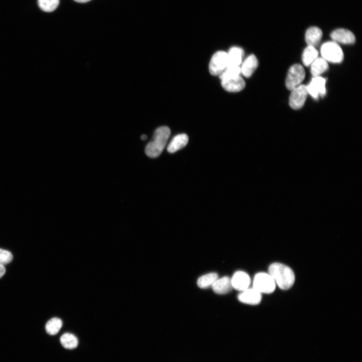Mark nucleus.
I'll list each match as a JSON object with an SVG mask.
<instances>
[{
    "label": "nucleus",
    "mask_w": 362,
    "mask_h": 362,
    "mask_svg": "<svg viewBox=\"0 0 362 362\" xmlns=\"http://www.w3.org/2000/svg\"><path fill=\"white\" fill-rule=\"evenodd\" d=\"M60 341L62 346L67 349L72 350L78 346V338L74 335L70 333H66L62 336Z\"/></svg>",
    "instance_id": "aec40b11"
},
{
    "label": "nucleus",
    "mask_w": 362,
    "mask_h": 362,
    "mask_svg": "<svg viewBox=\"0 0 362 362\" xmlns=\"http://www.w3.org/2000/svg\"><path fill=\"white\" fill-rule=\"evenodd\" d=\"M6 272V268L4 265H0V278H2Z\"/></svg>",
    "instance_id": "a878e982"
},
{
    "label": "nucleus",
    "mask_w": 362,
    "mask_h": 362,
    "mask_svg": "<svg viewBox=\"0 0 362 362\" xmlns=\"http://www.w3.org/2000/svg\"><path fill=\"white\" fill-rule=\"evenodd\" d=\"M326 80L319 77H313L310 83L306 86L308 94L317 100L319 97H325L326 93Z\"/></svg>",
    "instance_id": "6e6552de"
},
{
    "label": "nucleus",
    "mask_w": 362,
    "mask_h": 362,
    "mask_svg": "<svg viewBox=\"0 0 362 362\" xmlns=\"http://www.w3.org/2000/svg\"><path fill=\"white\" fill-rule=\"evenodd\" d=\"M74 1L79 3H85L91 1V0H74Z\"/></svg>",
    "instance_id": "bb28decb"
},
{
    "label": "nucleus",
    "mask_w": 362,
    "mask_h": 362,
    "mask_svg": "<svg viewBox=\"0 0 362 362\" xmlns=\"http://www.w3.org/2000/svg\"><path fill=\"white\" fill-rule=\"evenodd\" d=\"M239 300L242 303L250 304L257 305L262 300L261 293L255 289H248L242 291L238 296Z\"/></svg>",
    "instance_id": "f8f14e48"
},
{
    "label": "nucleus",
    "mask_w": 362,
    "mask_h": 362,
    "mask_svg": "<svg viewBox=\"0 0 362 362\" xmlns=\"http://www.w3.org/2000/svg\"><path fill=\"white\" fill-rule=\"evenodd\" d=\"M218 279L217 273H212L204 275L200 277L197 281L198 287L205 289L212 287L215 282Z\"/></svg>",
    "instance_id": "412c9836"
},
{
    "label": "nucleus",
    "mask_w": 362,
    "mask_h": 362,
    "mask_svg": "<svg viewBox=\"0 0 362 362\" xmlns=\"http://www.w3.org/2000/svg\"><path fill=\"white\" fill-rule=\"evenodd\" d=\"M306 77V72L303 67L300 64L293 65L289 70L286 80V86L292 91L301 85Z\"/></svg>",
    "instance_id": "39448f33"
},
{
    "label": "nucleus",
    "mask_w": 362,
    "mask_h": 362,
    "mask_svg": "<svg viewBox=\"0 0 362 362\" xmlns=\"http://www.w3.org/2000/svg\"><path fill=\"white\" fill-rule=\"evenodd\" d=\"M258 67V60L254 54L249 55L241 67V73L246 78H250Z\"/></svg>",
    "instance_id": "ddd939ff"
},
{
    "label": "nucleus",
    "mask_w": 362,
    "mask_h": 362,
    "mask_svg": "<svg viewBox=\"0 0 362 362\" xmlns=\"http://www.w3.org/2000/svg\"><path fill=\"white\" fill-rule=\"evenodd\" d=\"M228 66L227 54L223 51H218L213 56L209 63V72L213 75H219Z\"/></svg>",
    "instance_id": "423d86ee"
},
{
    "label": "nucleus",
    "mask_w": 362,
    "mask_h": 362,
    "mask_svg": "<svg viewBox=\"0 0 362 362\" xmlns=\"http://www.w3.org/2000/svg\"><path fill=\"white\" fill-rule=\"evenodd\" d=\"M231 280L233 289L241 291L248 289L251 282L249 275L243 271L235 273Z\"/></svg>",
    "instance_id": "9d476101"
},
{
    "label": "nucleus",
    "mask_w": 362,
    "mask_h": 362,
    "mask_svg": "<svg viewBox=\"0 0 362 362\" xmlns=\"http://www.w3.org/2000/svg\"><path fill=\"white\" fill-rule=\"evenodd\" d=\"M322 36L321 30L317 27L309 28L306 33V41L308 46L315 47L319 44Z\"/></svg>",
    "instance_id": "dca6fc26"
},
{
    "label": "nucleus",
    "mask_w": 362,
    "mask_h": 362,
    "mask_svg": "<svg viewBox=\"0 0 362 362\" xmlns=\"http://www.w3.org/2000/svg\"><path fill=\"white\" fill-rule=\"evenodd\" d=\"M322 58L327 62L339 64L344 60V53L338 45L334 42H328L323 44L321 47Z\"/></svg>",
    "instance_id": "7ed1b4c3"
},
{
    "label": "nucleus",
    "mask_w": 362,
    "mask_h": 362,
    "mask_svg": "<svg viewBox=\"0 0 362 362\" xmlns=\"http://www.w3.org/2000/svg\"><path fill=\"white\" fill-rule=\"evenodd\" d=\"M269 274L276 284L282 290L290 289L293 285L295 277L292 270L283 264L275 263L270 265Z\"/></svg>",
    "instance_id": "f257e3e1"
},
{
    "label": "nucleus",
    "mask_w": 362,
    "mask_h": 362,
    "mask_svg": "<svg viewBox=\"0 0 362 362\" xmlns=\"http://www.w3.org/2000/svg\"><path fill=\"white\" fill-rule=\"evenodd\" d=\"M227 54V67L240 66L244 55V51L241 48L237 47H233Z\"/></svg>",
    "instance_id": "2eb2a0df"
},
{
    "label": "nucleus",
    "mask_w": 362,
    "mask_h": 362,
    "mask_svg": "<svg viewBox=\"0 0 362 362\" xmlns=\"http://www.w3.org/2000/svg\"><path fill=\"white\" fill-rule=\"evenodd\" d=\"M212 288L214 292L218 294H226L233 289L231 279L228 277L218 278Z\"/></svg>",
    "instance_id": "4468645a"
},
{
    "label": "nucleus",
    "mask_w": 362,
    "mask_h": 362,
    "mask_svg": "<svg viewBox=\"0 0 362 362\" xmlns=\"http://www.w3.org/2000/svg\"><path fill=\"white\" fill-rule=\"evenodd\" d=\"M331 39L336 43L351 45L355 43V35L350 30L345 29H338L331 34Z\"/></svg>",
    "instance_id": "1a4fd4ad"
},
{
    "label": "nucleus",
    "mask_w": 362,
    "mask_h": 362,
    "mask_svg": "<svg viewBox=\"0 0 362 362\" xmlns=\"http://www.w3.org/2000/svg\"><path fill=\"white\" fill-rule=\"evenodd\" d=\"M60 4V0H38V4L44 11L51 12L54 11Z\"/></svg>",
    "instance_id": "5701e85b"
},
{
    "label": "nucleus",
    "mask_w": 362,
    "mask_h": 362,
    "mask_svg": "<svg viewBox=\"0 0 362 362\" xmlns=\"http://www.w3.org/2000/svg\"><path fill=\"white\" fill-rule=\"evenodd\" d=\"M241 73L240 66L227 67L219 76L221 80L237 77Z\"/></svg>",
    "instance_id": "b1692460"
},
{
    "label": "nucleus",
    "mask_w": 362,
    "mask_h": 362,
    "mask_svg": "<svg viewBox=\"0 0 362 362\" xmlns=\"http://www.w3.org/2000/svg\"><path fill=\"white\" fill-rule=\"evenodd\" d=\"M308 94L306 86L303 85L292 90L290 98V106L295 110L301 108L306 101Z\"/></svg>",
    "instance_id": "0eeeda50"
},
{
    "label": "nucleus",
    "mask_w": 362,
    "mask_h": 362,
    "mask_svg": "<svg viewBox=\"0 0 362 362\" xmlns=\"http://www.w3.org/2000/svg\"><path fill=\"white\" fill-rule=\"evenodd\" d=\"M13 260L12 254L7 250L0 249V265H5Z\"/></svg>",
    "instance_id": "393cba45"
},
{
    "label": "nucleus",
    "mask_w": 362,
    "mask_h": 362,
    "mask_svg": "<svg viewBox=\"0 0 362 362\" xmlns=\"http://www.w3.org/2000/svg\"><path fill=\"white\" fill-rule=\"evenodd\" d=\"M189 138L187 135L180 134L175 136L169 144L167 150L169 153L174 152L184 147L188 143Z\"/></svg>",
    "instance_id": "f3484780"
},
{
    "label": "nucleus",
    "mask_w": 362,
    "mask_h": 362,
    "mask_svg": "<svg viewBox=\"0 0 362 362\" xmlns=\"http://www.w3.org/2000/svg\"><path fill=\"white\" fill-rule=\"evenodd\" d=\"M276 283L269 274L260 273L254 278L253 288L261 293H271L276 289Z\"/></svg>",
    "instance_id": "20e7f679"
},
{
    "label": "nucleus",
    "mask_w": 362,
    "mask_h": 362,
    "mask_svg": "<svg viewBox=\"0 0 362 362\" xmlns=\"http://www.w3.org/2000/svg\"><path fill=\"white\" fill-rule=\"evenodd\" d=\"M63 326L62 320L57 317L52 318L46 324V330L50 335H55L58 334Z\"/></svg>",
    "instance_id": "4be33fe9"
},
{
    "label": "nucleus",
    "mask_w": 362,
    "mask_h": 362,
    "mask_svg": "<svg viewBox=\"0 0 362 362\" xmlns=\"http://www.w3.org/2000/svg\"><path fill=\"white\" fill-rule=\"evenodd\" d=\"M318 51L313 47L308 46L305 48L302 54V62L304 66H310L318 58Z\"/></svg>",
    "instance_id": "6ab92c4d"
},
{
    "label": "nucleus",
    "mask_w": 362,
    "mask_h": 362,
    "mask_svg": "<svg viewBox=\"0 0 362 362\" xmlns=\"http://www.w3.org/2000/svg\"><path fill=\"white\" fill-rule=\"evenodd\" d=\"M221 85L223 88L227 92H238L244 88L245 83L241 75H239L237 77L222 80Z\"/></svg>",
    "instance_id": "9b49d317"
},
{
    "label": "nucleus",
    "mask_w": 362,
    "mask_h": 362,
    "mask_svg": "<svg viewBox=\"0 0 362 362\" xmlns=\"http://www.w3.org/2000/svg\"><path fill=\"white\" fill-rule=\"evenodd\" d=\"M146 139H147V137L146 136H145V135H143L142 137V140H143V141H145V140H146Z\"/></svg>",
    "instance_id": "cd10ccee"
},
{
    "label": "nucleus",
    "mask_w": 362,
    "mask_h": 362,
    "mask_svg": "<svg viewBox=\"0 0 362 362\" xmlns=\"http://www.w3.org/2000/svg\"><path fill=\"white\" fill-rule=\"evenodd\" d=\"M170 135V130L167 126L158 128L154 132L153 139L145 147L146 155L156 158L162 153Z\"/></svg>",
    "instance_id": "f03ea898"
},
{
    "label": "nucleus",
    "mask_w": 362,
    "mask_h": 362,
    "mask_svg": "<svg viewBox=\"0 0 362 362\" xmlns=\"http://www.w3.org/2000/svg\"><path fill=\"white\" fill-rule=\"evenodd\" d=\"M311 66V73L314 77H319L329 69L328 62L322 58H317Z\"/></svg>",
    "instance_id": "a211bd4d"
}]
</instances>
